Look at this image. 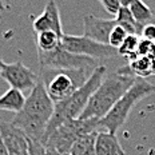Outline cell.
<instances>
[{
  "label": "cell",
  "mask_w": 155,
  "mask_h": 155,
  "mask_svg": "<svg viewBox=\"0 0 155 155\" xmlns=\"http://www.w3.org/2000/svg\"><path fill=\"white\" fill-rule=\"evenodd\" d=\"M0 155H8V151L4 146V142H3L2 135H0Z\"/></svg>",
  "instance_id": "obj_27"
},
{
  "label": "cell",
  "mask_w": 155,
  "mask_h": 155,
  "mask_svg": "<svg viewBox=\"0 0 155 155\" xmlns=\"http://www.w3.org/2000/svg\"><path fill=\"white\" fill-rule=\"evenodd\" d=\"M94 71L88 70H59L40 68V80L43 82L55 104L66 101L88 80Z\"/></svg>",
  "instance_id": "obj_5"
},
{
  "label": "cell",
  "mask_w": 155,
  "mask_h": 155,
  "mask_svg": "<svg viewBox=\"0 0 155 155\" xmlns=\"http://www.w3.org/2000/svg\"><path fill=\"white\" fill-rule=\"evenodd\" d=\"M150 60H151L150 76H154V75H155V55H151V56H150Z\"/></svg>",
  "instance_id": "obj_26"
},
{
  "label": "cell",
  "mask_w": 155,
  "mask_h": 155,
  "mask_svg": "<svg viewBox=\"0 0 155 155\" xmlns=\"http://www.w3.org/2000/svg\"><path fill=\"white\" fill-rule=\"evenodd\" d=\"M138 56H151L155 55V41L147 40V39H140L139 47H138Z\"/></svg>",
  "instance_id": "obj_21"
},
{
  "label": "cell",
  "mask_w": 155,
  "mask_h": 155,
  "mask_svg": "<svg viewBox=\"0 0 155 155\" xmlns=\"http://www.w3.org/2000/svg\"><path fill=\"white\" fill-rule=\"evenodd\" d=\"M142 36L144 39H147V40L155 41V24L148 23V24L144 25L143 32H142Z\"/></svg>",
  "instance_id": "obj_24"
},
{
  "label": "cell",
  "mask_w": 155,
  "mask_h": 155,
  "mask_svg": "<svg viewBox=\"0 0 155 155\" xmlns=\"http://www.w3.org/2000/svg\"><path fill=\"white\" fill-rule=\"evenodd\" d=\"M99 2H101V4L103 5V8L106 9L107 14L114 15V16H116L119 8L122 7L120 3H119V0H99Z\"/></svg>",
  "instance_id": "obj_22"
},
{
  "label": "cell",
  "mask_w": 155,
  "mask_h": 155,
  "mask_svg": "<svg viewBox=\"0 0 155 155\" xmlns=\"http://www.w3.org/2000/svg\"><path fill=\"white\" fill-rule=\"evenodd\" d=\"M32 28H34L35 34L44 31H54L58 35L63 36L64 34L62 28V19H60V12L55 0H48L41 15L34 20Z\"/></svg>",
  "instance_id": "obj_12"
},
{
  "label": "cell",
  "mask_w": 155,
  "mask_h": 155,
  "mask_svg": "<svg viewBox=\"0 0 155 155\" xmlns=\"http://www.w3.org/2000/svg\"><path fill=\"white\" fill-rule=\"evenodd\" d=\"M154 92H155V86L153 83L147 82L143 78H137V80L130 87V90L99 120V128L106 130L110 134H116L119 128L128 119V115L132 111V108L135 107V104Z\"/></svg>",
  "instance_id": "obj_4"
},
{
  "label": "cell",
  "mask_w": 155,
  "mask_h": 155,
  "mask_svg": "<svg viewBox=\"0 0 155 155\" xmlns=\"http://www.w3.org/2000/svg\"><path fill=\"white\" fill-rule=\"evenodd\" d=\"M115 20L118 21V25H120L122 28H124V30L127 31L128 35H138V36H140L142 32H143L144 25L139 24L135 20L128 7L119 8L118 14L115 16Z\"/></svg>",
  "instance_id": "obj_15"
},
{
  "label": "cell",
  "mask_w": 155,
  "mask_h": 155,
  "mask_svg": "<svg viewBox=\"0 0 155 155\" xmlns=\"http://www.w3.org/2000/svg\"><path fill=\"white\" fill-rule=\"evenodd\" d=\"M38 60L40 68H59V70H88L96 68V59L88 56L71 54L62 47L55 48L54 51H38Z\"/></svg>",
  "instance_id": "obj_7"
},
{
  "label": "cell",
  "mask_w": 155,
  "mask_h": 155,
  "mask_svg": "<svg viewBox=\"0 0 155 155\" xmlns=\"http://www.w3.org/2000/svg\"><path fill=\"white\" fill-rule=\"evenodd\" d=\"M96 155H126L123 147L120 146L116 134L107 131H99L95 140Z\"/></svg>",
  "instance_id": "obj_13"
},
{
  "label": "cell",
  "mask_w": 155,
  "mask_h": 155,
  "mask_svg": "<svg viewBox=\"0 0 155 155\" xmlns=\"http://www.w3.org/2000/svg\"><path fill=\"white\" fill-rule=\"evenodd\" d=\"M128 8H130L134 19L139 24L146 25L153 20V11H151L150 7H148L143 0H135Z\"/></svg>",
  "instance_id": "obj_18"
},
{
  "label": "cell",
  "mask_w": 155,
  "mask_h": 155,
  "mask_svg": "<svg viewBox=\"0 0 155 155\" xmlns=\"http://www.w3.org/2000/svg\"><path fill=\"white\" fill-rule=\"evenodd\" d=\"M46 155H70L68 153H59L54 148H46Z\"/></svg>",
  "instance_id": "obj_25"
},
{
  "label": "cell",
  "mask_w": 155,
  "mask_h": 155,
  "mask_svg": "<svg viewBox=\"0 0 155 155\" xmlns=\"http://www.w3.org/2000/svg\"><path fill=\"white\" fill-rule=\"evenodd\" d=\"M139 36L138 35H127V38L124 39V41L122 43V46L118 48L119 56L130 58V60L135 59L138 56V47H139Z\"/></svg>",
  "instance_id": "obj_19"
},
{
  "label": "cell",
  "mask_w": 155,
  "mask_h": 155,
  "mask_svg": "<svg viewBox=\"0 0 155 155\" xmlns=\"http://www.w3.org/2000/svg\"><path fill=\"white\" fill-rule=\"evenodd\" d=\"M116 25H118V21L115 19H102L94 15H86L83 18L84 36L102 44H108L110 35Z\"/></svg>",
  "instance_id": "obj_11"
},
{
  "label": "cell",
  "mask_w": 155,
  "mask_h": 155,
  "mask_svg": "<svg viewBox=\"0 0 155 155\" xmlns=\"http://www.w3.org/2000/svg\"><path fill=\"white\" fill-rule=\"evenodd\" d=\"M99 120L101 119L90 118V119H72L66 123L60 124L56 130H54L48 135L44 147L54 148L59 153H68L72 148L74 143L80 137L91 134L99 130Z\"/></svg>",
  "instance_id": "obj_6"
},
{
  "label": "cell",
  "mask_w": 155,
  "mask_h": 155,
  "mask_svg": "<svg viewBox=\"0 0 155 155\" xmlns=\"http://www.w3.org/2000/svg\"><path fill=\"white\" fill-rule=\"evenodd\" d=\"M106 74H107L106 66H98L94 70L91 76L88 78V80H87L78 91H75L70 98H67L66 101L55 104L54 114L51 116L50 123H48L43 144L46 143L48 135L54 130H56L60 124L66 123V122H68V120H72V119H78L83 114V111L86 110L87 104H88L90 99H91L92 94L101 86V83H102L103 78L106 76Z\"/></svg>",
  "instance_id": "obj_2"
},
{
  "label": "cell",
  "mask_w": 155,
  "mask_h": 155,
  "mask_svg": "<svg viewBox=\"0 0 155 155\" xmlns=\"http://www.w3.org/2000/svg\"><path fill=\"white\" fill-rule=\"evenodd\" d=\"M30 154L31 155H46V147L36 140L30 139Z\"/></svg>",
  "instance_id": "obj_23"
},
{
  "label": "cell",
  "mask_w": 155,
  "mask_h": 155,
  "mask_svg": "<svg viewBox=\"0 0 155 155\" xmlns=\"http://www.w3.org/2000/svg\"><path fill=\"white\" fill-rule=\"evenodd\" d=\"M134 2L135 0H119V3H120L122 7H130Z\"/></svg>",
  "instance_id": "obj_28"
},
{
  "label": "cell",
  "mask_w": 155,
  "mask_h": 155,
  "mask_svg": "<svg viewBox=\"0 0 155 155\" xmlns=\"http://www.w3.org/2000/svg\"><path fill=\"white\" fill-rule=\"evenodd\" d=\"M25 96L21 91L16 88H9L8 91H5L0 96V110H4V111H11V112H18L21 111V108L24 107L25 103Z\"/></svg>",
  "instance_id": "obj_14"
},
{
  "label": "cell",
  "mask_w": 155,
  "mask_h": 155,
  "mask_svg": "<svg viewBox=\"0 0 155 155\" xmlns=\"http://www.w3.org/2000/svg\"><path fill=\"white\" fill-rule=\"evenodd\" d=\"M99 131H94L91 134L83 135L74 143L70 151V155H96L95 140Z\"/></svg>",
  "instance_id": "obj_16"
},
{
  "label": "cell",
  "mask_w": 155,
  "mask_h": 155,
  "mask_svg": "<svg viewBox=\"0 0 155 155\" xmlns=\"http://www.w3.org/2000/svg\"><path fill=\"white\" fill-rule=\"evenodd\" d=\"M4 66H5V63H4V60L0 58V75H2V72H3V70H4Z\"/></svg>",
  "instance_id": "obj_29"
},
{
  "label": "cell",
  "mask_w": 155,
  "mask_h": 155,
  "mask_svg": "<svg viewBox=\"0 0 155 155\" xmlns=\"http://www.w3.org/2000/svg\"><path fill=\"white\" fill-rule=\"evenodd\" d=\"M60 47L64 48L71 54L80 55V56H88L92 59H107V58L119 56L118 50L111 47L110 44H102L90 38L74 36V35H66L62 36Z\"/></svg>",
  "instance_id": "obj_8"
},
{
  "label": "cell",
  "mask_w": 155,
  "mask_h": 155,
  "mask_svg": "<svg viewBox=\"0 0 155 155\" xmlns=\"http://www.w3.org/2000/svg\"><path fill=\"white\" fill-rule=\"evenodd\" d=\"M0 78L4 79L12 88H16L21 92L31 91L39 80V76L36 74L27 66H24L20 60L9 64L5 63Z\"/></svg>",
  "instance_id": "obj_9"
},
{
  "label": "cell",
  "mask_w": 155,
  "mask_h": 155,
  "mask_svg": "<svg viewBox=\"0 0 155 155\" xmlns=\"http://www.w3.org/2000/svg\"><path fill=\"white\" fill-rule=\"evenodd\" d=\"M5 11V5H4V0H0V12Z\"/></svg>",
  "instance_id": "obj_30"
},
{
  "label": "cell",
  "mask_w": 155,
  "mask_h": 155,
  "mask_svg": "<svg viewBox=\"0 0 155 155\" xmlns=\"http://www.w3.org/2000/svg\"><path fill=\"white\" fill-rule=\"evenodd\" d=\"M127 31L124 28H122L120 25H116V27L112 30L111 35H110V39H108V44L111 47H114L118 50L119 47L122 46V43L124 41V39L127 38Z\"/></svg>",
  "instance_id": "obj_20"
},
{
  "label": "cell",
  "mask_w": 155,
  "mask_h": 155,
  "mask_svg": "<svg viewBox=\"0 0 155 155\" xmlns=\"http://www.w3.org/2000/svg\"><path fill=\"white\" fill-rule=\"evenodd\" d=\"M0 135L8 155H31L30 138L12 123H0Z\"/></svg>",
  "instance_id": "obj_10"
},
{
  "label": "cell",
  "mask_w": 155,
  "mask_h": 155,
  "mask_svg": "<svg viewBox=\"0 0 155 155\" xmlns=\"http://www.w3.org/2000/svg\"><path fill=\"white\" fill-rule=\"evenodd\" d=\"M135 80H137V78L123 75V74H119L118 71L114 74H110V75H106L103 78L101 86L98 87V90L92 94L86 110L79 118L102 119L114 107L115 103L130 90V87L135 83Z\"/></svg>",
  "instance_id": "obj_3"
},
{
  "label": "cell",
  "mask_w": 155,
  "mask_h": 155,
  "mask_svg": "<svg viewBox=\"0 0 155 155\" xmlns=\"http://www.w3.org/2000/svg\"><path fill=\"white\" fill-rule=\"evenodd\" d=\"M54 107L55 103L51 101L46 87L39 78L36 86L25 99L24 107L15 115L11 123L20 128L30 139L43 144L48 123L54 114Z\"/></svg>",
  "instance_id": "obj_1"
},
{
  "label": "cell",
  "mask_w": 155,
  "mask_h": 155,
  "mask_svg": "<svg viewBox=\"0 0 155 155\" xmlns=\"http://www.w3.org/2000/svg\"><path fill=\"white\" fill-rule=\"evenodd\" d=\"M35 35H36L35 39H36L38 51H44V52L54 51L55 48L60 46V41H62V36L54 31H44Z\"/></svg>",
  "instance_id": "obj_17"
},
{
  "label": "cell",
  "mask_w": 155,
  "mask_h": 155,
  "mask_svg": "<svg viewBox=\"0 0 155 155\" xmlns=\"http://www.w3.org/2000/svg\"><path fill=\"white\" fill-rule=\"evenodd\" d=\"M9 2H11V0H4V3H8V4H9Z\"/></svg>",
  "instance_id": "obj_31"
}]
</instances>
